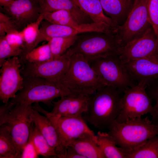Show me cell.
Here are the masks:
<instances>
[{"label":"cell","instance_id":"19","mask_svg":"<svg viewBox=\"0 0 158 158\" xmlns=\"http://www.w3.org/2000/svg\"><path fill=\"white\" fill-rule=\"evenodd\" d=\"M105 14L116 27L126 20L132 7L129 0H99Z\"/></svg>","mask_w":158,"mask_h":158},{"label":"cell","instance_id":"31","mask_svg":"<svg viewBox=\"0 0 158 158\" xmlns=\"http://www.w3.org/2000/svg\"><path fill=\"white\" fill-rule=\"evenodd\" d=\"M145 90L152 101L155 102L150 114L152 116V122L158 126V78L148 81Z\"/></svg>","mask_w":158,"mask_h":158},{"label":"cell","instance_id":"38","mask_svg":"<svg viewBox=\"0 0 158 158\" xmlns=\"http://www.w3.org/2000/svg\"><path fill=\"white\" fill-rule=\"evenodd\" d=\"M13 0H0V7H3L10 4Z\"/></svg>","mask_w":158,"mask_h":158},{"label":"cell","instance_id":"24","mask_svg":"<svg viewBox=\"0 0 158 158\" xmlns=\"http://www.w3.org/2000/svg\"><path fill=\"white\" fill-rule=\"evenodd\" d=\"M96 137L97 145L105 158H126L124 150L116 146L114 139L108 133L99 131Z\"/></svg>","mask_w":158,"mask_h":158},{"label":"cell","instance_id":"35","mask_svg":"<svg viewBox=\"0 0 158 158\" xmlns=\"http://www.w3.org/2000/svg\"><path fill=\"white\" fill-rule=\"evenodd\" d=\"M14 30H18L10 17L1 11L0 37L4 36L7 32Z\"/></svg>","mask_w":158,"mask_h":158},{"label":"cell","instance_id":"7","mask_svg":"<svg viewBox=\"0 0 158 158\" xmlns=\"http://www.w3.org/2000/svg\"><path fill=\"white\" fill-rule=\"evenodd\" d=\"M89 64L105 86L115 87L123 93L127 88L137 84L130 78L118 54L96 59Z\"/></svg>","mask_w":158,"mask_h":158},{"label":"cell","instance_id":"39","mask_svg":"<svg viewBox=\"0 0 158 158\" xmlns=\"http://www.w3.org/2000/svg\"><path fill=\"white\" fill-rule=\"evenodd\" d=\"M39 2L40 1H41L42 0H38Z\"/></svg>","mask_w":158,"mask_h":158},{"label":"cell","instance_id":"17","mask_svg":"<svg viewBox=\"0 0 158 158\" xmlns=\"http://www.w3.org/2000/svg\"><path fill=\"white\" fill-rule=\"evenodd\" d=\"M40 14L60 10L69 11L74 19L80 24L93 23L86 13L72 0H42L39 2Z\"/></svg>","mask_w":158,"mask_h":158},{"label":"cell","instance_id":"36","mask_svg":"<svg viewBox=\"0 0 158 158\" xmlns=\"http://www.w3.org/2000/svg\"><path fill=\"white\" fill-rule=\"evenodd\" d=\"M39 156L33 142L31 127L28 141L23 150L20 158H37Z\"/></svg>","mask_w":158,"mask_h":158},{"label":"cell","instance_id":"12","mask_svg":"<svg viewBox=\"0 0 158 158\" xmlns=\"http://www.w3.org/2000/svg\"><path fill=\"white\" fill-rule=\"evenodd\" d=\"M22 66L19 57L14 56L7 59L1 67L0 99L4 103L8 102L23 87Z\"/></svg>","mask_w":158,"mask_h":158},{"label":"cell","instance_id":"29","mask_svg":"<svg viewBox=\"0 0 158 158\" xmlns=\"http://www.w3.org/2000/svg\"><path fill=\"white\" fill-rule=\"evenodd\" d=\"M31 129L33 142L38 155L46 157L56 158L57 154L55 150L50 146L34 123L32 126Z\"/></svg>","mask_w":158,"mask_h":158},{"label":"cell","instance_id":"21","mask_svg":"<svg viewBox=\"0 0 158 158\" xmlns=\"http://www.w3.org/2000/svg\"><path fill=\"white\" fill-rule=\"evenodd\" d=\"M69 146L84 158H105L97 145L96 135L80 138L72 141Z\"/></svg>","mask_w":158,"mask_h":158},{"label":"cell","instance_id":"14","mask_svg":"<svg viewBox=\"0 0 158 158\" xmlns=\"http://www.w3.org/2000/svg\"><path fill=\"white\" fill-rule=\"evenodd\" d=\"M2 8L20 31L36 21L41 15L38 0H13L10 4Z\"/></svg>","mask_w":158,"mask_h":158},{"label":"cell","instance_id":"27","mask_svg":"<svg viewBox=\"0 0 158 158\" xmlns=\"http://www.w3.org/2000/svg\"><path fill=\"white\" fill-rule=\"evenodd\" d=\"M44 20L43 15H41L35 21L28 25L20 32L25 43V49L21 59L34 48L40 28V26Z\"/></svg>","mask_w":158,"mask_h":158},{"label":"cell","instance_id":"16","mask_svg":"<svg viewBox=\"0 0 158 158\" xmlns=\"http://www.w3.org/2000/svg\"><path fill=\"white\" fill-rule=\"evenodd\" d=\"M132 80L138 82L158 78V57L145 58L123 63Z\"/></svg>","mask_w":158,"mask_h":158},{"label":"cell","instance_id":"30","mask_svg":"<svg viewBox=\"0 0 158 158\" xmlns=\"http://www.w3.org/2000/svg\"><path fill=\"white\" fill-rule=\"evenodd\" d=\"M78 35L53 38L48 41L53 59L57 58L63 54L74 44Z\"/></svg>","mask_w":158,"mask_h":158},{"label":"cell","instance_id":"8","mask_svg":"<svg viewBox=\"0 0 158 158\" xmlns=\"http://www.w3.org/2000/svg\"><path fill=\"white\" fill-rule=\"evenodd\" d=\"M148 0H135L124 22L114 33L122 47L143 34L152 27L147 7Z\"/></svg>","mask_w":158,"mask_h":158},{"label":"cell","instance_id":"6","mask_svg":"<svg viewBox=\"0 0 158 158\" xmlns=\"http://www.w3.org/2000/svg\"><path fill=\"white\" fill-rule=\"evenodd\" d=\"M23 78L22 88L10 101L14 104L32 105L42 102L50 105L55 99L65 96L54 81L36 77Z\"/></svg>","mask_w":158,"mask_h":158},{"label":"cell","instance_id":"18","mask_svg":"<svg viewBox=\"0 0 158 158\" xmlns=\"http://www.w3.org/2000/svg\"><path fill=\"white\" fill-rule=\"evenodd\" d=\"M34 123L55 150L57 156L61 152L60 142L56 129L51 120L41 115L33 106L32 115Z\"/></svg>","mask_w":158,"mask_h":158},{"label":"cell","instance_id":"9","mask_svg":"<svg viewBox=\"0 0 158 158\" xmlns=\"http://www.w3.org/2000/svg\"><path fill=\"white\" fill-rule=\"evenodd\" d=\"M147 81H139L124 91L121 99V112L116 121L121 123L150 113L153 105L145 90Z\"/></svg>","mask_w":158,"mask_h":158},{"label":"cell","instance_id":"11","mask_svg":"<svg viewBox=\"0 0 158 158\" xmlns=\"http://www.w3.org/2000/svg\"><path fill=\"white\" fill-rule=\"evenodd\" d=\"M118 55L123 63L145 58L158 57V40L152 27L121 47Z\"/></svg>","mask_w":158,"mask_h":158},{"label":"cell","instance_id":"28","mask_svg":"<svg viewBox=\"0 0 158 158\" xmlns=\"http://www.w3.org/2000/svg\"><path fill=\"white\" fill-rule=\"evenodd\" d=\"M20 59L22 65L26 62L39 63L53 59L48 42L33 49Z\"/></svg>","mask_w":158,"mask_h":158},{"label":"cell","instance_id":"2","mask_svg":"<svg viewBox=\"0 0 158 158\" xmlns=\"http://www.w3.org/2000/svg\"><path fill=\"white\" fill-rule=\"evenodd\" d=\"M57 85L65 95L90 96L104 85L83 56L74 54Z\"/></svg>","mask_w":158,"mask_h":158},{"label":"cell","instance_id":"37","mask_svg":"<svg viewBox=\"0 0 158 158\" xmlns=\"http://www.w3.org/2000/svg\"><path fill=\"white\" fill-rule=\"evenodd\" d=\"M59 158H84L78 154L71 146H67L61 154L58 155Z\"/></svg>","mask_w":158,"mask_h":158},{"label":"cell","instance_id":"25","mask_svg":"<svg viewBox=\"0 0 158 158\" xmlns=\"http://www.w3.org/2000/svg\"><path fill=\"white\" fill-rule=\"evenodd\" d=\"M0 126V158H20L17 146L7 127Z\"/></svg>","mask_w":158,"mask_h":158},{"label":"cell","instance_id":"32","mask_svg":"<svg viewBox=\"0 0 158 158\" xmlns=\"http://www.w3.org/2000/svg\"><path fill=\"white\" fill-rule=\"evenodd\" d=\"M5 36L0 37V67L7 59L14 56L20 57L23 53L22 51L12 47L6 40Z\"/></svg>","mask_w":158,"mask_h":158},{"label":"cell","instance_id":"15","mask_svg":"<svg viewBox=\"0 0 158 158\" xmlns=\"http://www.w3.org/2000/svg\"><path fill=\"white\" fill-rule=\"evenodd\" d=\"M89 96L68 95L61 97L58 101H53V108L49 112L39 104H35V108L45 115L51 117H73L82 116L87 111Z\"/></svg>","mask_w":158,"mask_h":158},{"label":"cell","instance_id":"34","mask_svg":"<svg viewBox=\"0 0 158 158\" xmlns=\"http://www.w3.org/2000/svg\"><path fill=\"white\" fill-rule=\"evenodd\" d=\"M147 7L152 27L158 40V0H148Z\"/></svg>","mask_w":158,"mask_h":158},{"label":"cell","instance_id":"10","mask_svg":"<svg viewBox=\"0 0 158 158\" xmlns=\"http://www.w3.org/2000/svg\"><path fill=\"white\" fill-rule=\"evenodd\" d=\"M71 56L67 51L60 57L39 63H25L21 69L23 77H40L55 82L56 84L69 66Z\"/></svg>","mask_w":158,"mask_h":158},{"label":"cell","instance_id":"5","mask_svg":"<svg viewBox=\"0 0 158 158\" xmlns=\"http://www.w3.org/2000/svg\"><path fill=\"white\" fill-rule=\"evenodd\" d=\"M33 109L32 105L14 104L11 101L0 107V126L5 125L7 127L21 155L34 123Z\"/></svg>","mask_w":158,"mask_h":158},{"label":"cell","instance_id":"1","mask_svg":"<svg viewBox=\"0 0 158 158\" xmlns=\"http://www.w3.org/2000/svg\"><path fill=\"white\" fill-rule=\"evenodd\" d=\"M118 89L104 86L89 96L85 120L96 128L109 129L119 115L121 109V93Z\"/></svg>","mask_w":158,"mask_h":158},{"label":"cell","instance_id":"26","mask_svg":"<svg viewBox=\"0 0 158 158\" xmlns=\"http://www.w3.org/2000/svg\"><path fill=\"white\" fill-rule=\"evenodd\" d=\"M125 152L126 158H158V135L149 139L137 149Z\"/></svg>","mask_w":158,"mask_h":158},{"label":"cell","instance_id":"4","mask_svg":"<svg viewBox=\"0 0 158 158\" xmlns=\"http://www.w3.org/2000/svg\"><path fill=\"white\" fill-rule=\"evenodd\" d=\"M121 46L114 32H87L80 34L67 51L72 55H82L89 64L101 57L118 54Z\"/></svg>","mask_w":158,"mask_h":158},{"label":"cell","instance_id":"20","mask_svg":"<svg viewBox=\"0 0 158 158\" xmlns=\"http://www.w3.org/2000/svg\"><path fill=\"white\" fill-rule=\"evenodd\" d=\"M40 27L34 48L40 42L55 37L77 35L82 32L74 28L52 23L44 20Z\"/></svg>","mask_w":158,"mask_h":158},{"label":"cell","instance_id":"23","mask_svg":"<svg viewBox=\"0 0 158 158\" xmlns=\"http://www.w3.org/2000/svg\"><path fill=\"white\" fill-rule=\"evenodd\" d=\"M94 22L103 23L115 28L111 19L104 13L99 0H72Z\"/></svg>","mask_w":158,"mask_h":158},{"label":"cell","instance_id":"3","mask_svg":"<svg viewBox=\"0 0 158 158\" xmlns=\"http://www.w3.org/2000/svg\"><path fill=\"white\" fill-rule=\"evenodd\" d=\"M108 129V133L114 138L116 145L125 152L137 149L149 139L158 135V126L148 116L121 123L115 121Z\"/></svg>","mask_w":158,"mask_h":158},{"label":"cell","instance_id":"13","mask_svg":"<svg viewBox=\"0 0 158 158\" xmlns=\"http://www.w3.org/2000/svg\"><path fill=\"white\" fill-rule=\"evenodd\" d=\"M45 116L52 122L58 132L61 152L57 155L63 153L66 148L73 140L85 136L96 135L88 126L82 116L59 117Z\"/></svg>","mask_w":158,"mask_h":158},{"label":"cell","instance_id":"22","mask_svg":"<svg viewBox=\"0 0 158 158\" xmlns=\"http://www.w3.org/2000/svg\"><path fill=\"white\" fill-rule=\"evenodd\" d=\"M41 14L44 20L52 23L70 27L81 31L83 33L90 32L91 30L90 24H79L70 12L66 10H58Z\"/></svg>","mask_w":158,"mask_h":158},{"label":"cell","instance_id":"33","mask_svg":"<svg viewBox=\"0 0 158 158\" xmlns=\"http://www.w3.org/2000/svg\"><path fill=\"white\" fill-rule=\"evenodd\" d=\"M5 37L12 47L15 49L22 51L23 53L25 49V43L20 31L17 30L10 31L6 34Z\"/></svg>","mask_w":158,"mask_h":158}]
</instances>
